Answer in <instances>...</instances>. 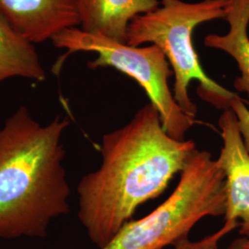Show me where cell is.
Returning a JSON list of instances; mask_svg holds the SVG:
<instances>
[{
    "instance_id": "4fadbf2b",
    "label": "cell",
    "mask_w": 249,
    "mask_h": 249,
    "mask_svg": "<svg viewBox=\"0 0 249 249\" xmlns=\"http://www.w3.org/2000/svg\"><path fill=\"white\" fill-rule=\"evenodd\" d=\"M226 249H249V237L242 236L232 241Z\"/></svg>"
},
{
    "instance_id": "30bf717a",
    "label": "cell",
    "mask_w": 249,
    "mask_h": 249,
    "mask_svg": "<svg viewBox=\"0 0 249 249\" xmlns=\"http://www.w3.org/2000/svg\"><path fill=\"white\" fill-rule=\"evenodd\" d=\"M14 77L46 79L35 44L21 36L0 11V83Z\"/></svg>"
},
{
    "instance_id": "8992f818",
    "label": "cell",
    "mask_w": 249,
    "mask_h": 249,
    "mask_svg": "<svg viewBox=\"0 0 249 249\" xmlns=\"http://www.w3.org/2000/svg\"><path fill=\"white\" fill-rule=\"evenodd\" d=\"M223 146L217 159L225 177L224 221L238 223L239 233L249 237V152L231 108L219 118Z\"/></svg>"
},
{
    "instance_id": "3957f363",
    "label": "cell",
    "mask_w": 249,
    "mask_h": 249,
    "mask_svg": "<svg viewBox=\"0 0 249 249\" xmlns=\"http://www.w3.org/2000/svg\"><path fill=\"white\" fill-rule=\"evenodd\" d=\"M160 7L131 20L126 32V44L156 45L166 55L175 76L174 97L187 116L196 117V105L188 93L192 80L198 82L197 94L219 110H228L239 97L221 86L205 73L193 44L197 25L225 18L230 0H203L188 3L182 0H160Z\"/></svg>"
},
{
    "instance_id": "9c48e42d",
    "label": "cell",
    "mask_w": 249,
    "mask_h": 249,
    "mask_svg": "<svg viewBox=\"0 0 249 249\" xmlns=\"http://www.w3.org/2000/svg\"><path fill=\"white\" fill-rule=\"evenodd\" d=\"M229 24L227 34L208 35L206 47L221 50L234 59L240 76L233 81L234 89L249 99V0H230L224 18Z\"/></svg>"
},
{
    "instance_id": "ba28073f",
    "label": "cell",
    "mask_w": 249,
    "mask_h": 249,
    "mask_svg": "<svg viewBox=\"0 0 249 249\" xmlns=\"http://www.w3.org/2000/svg\"><path fill=\"white\" fill-rule=\"evenodd\" d=\"M159 0H77L81 30L126 44L135 17L160 7Z\"/></svg>"
},
{
    "instance_id": "277c9868",
    "label": "cell",
    "mask_w": 249,
    "mask_h": 249,
    "mask_svg": "<svg viewBox=\"0 0 249 249\" xmlns=\"http://www.w3.org/2000/svg\"><path fill=\"white\" fill-rule=\"evenodd\" d=\"M225 177L217 159L196 149L167 199L140 220L128 221L101 249H162L187 238L205 217L223 216Z\"/></svg>"
},
{
    "instance_id": "5b68a950",
    "label": "cell",
    "mask_w": 249,
    "mask_h": 249,
    "mask_svg": "<svg viewBox=\"0 0 249 249\" xmlns=\"http://www.w3.org/2000/svg\"><path fill=\"white\" fill-rule=\"evenodd\" d=\"M52 42L55 47L70 52L96 53V59L88 63L91 70L113 68L136 80L158 110L163 128L174 139L184 141L195 124V118L187 116L175 100L168 83L174 73L166 55L158 46L122 44L77 27L64 30L53 36Z\"/></svg>"
},
{
    "instance_id": "52a82bcc",
    "label": "cell",
    "mask_w": 249,
    "mask_h": 249,
    "mask_svg": "<svg viewBox=\"0 0 249 249\" xmlns=\"http://www.w3.org/2000/svg\"><path fill=\"white\" fill-rule=\"evenodd\" d=\"M0 11L33 44L80 25L77 0H0Z\"/></svg>"
},
{
    "instance_id": "7a4b0ae2",
    "label": "cell",
    "mask_w": 249,
    "mask_h": 249,
    "mask_svg": "<svg viewBox=\"0 0 249 249\" xmlns=\"http://www.w3.org/2000/svg\"><path fill=\"white\" fill-rule=\"evenodd\" d=\"M68 118L42 125L25 107L0 129V239L45 238L51 221L70 213L63 166Z\"/></svg>"
},
{
    "instance_id": "6da1fadb",
    "label": "cell",
    "mask_w": 249,
    "mask_h": 249,
    "mask_svg": "<svg viewBox=\"0 0 249 249\" xmlns=\"http://www.w3.org/2000/svg\"><path fill=\"white\" fill-rule=\"evenodd\" d=\"M191 141L165 131L149 103L124 126L103 136L102 163L78 185V217L90 241L103 249L139 206L167 188L196 151Z\"/></svg>"
},
{
    "instance_id": "8fae6325",
    "label": "cell",
    "mask_w": 249,
    "mask_h": 249,
    "mask_svg": "<svg viewBox=\"0 0 249 249\" xmlns=\"http://www.w3.org/2000/svg\"><path fill=\"white\" fill-rule=\"evenodd\" d=\"M238 227V223L234 221H227L219 231L214 232L211 235H208L199 241H190L187 238H184L177 243L174 248L175 249H218L219 242L224 235L233 231Z\"/></svg>"
},
{
    "instance_id": "7c38bea8",
    "label": "cell",
    "mask_w": 249,
    "mask_h": 249,
    "mask_svg": "<svg viewBox=\"0 0 249 249\" xmlns=\"http://www.w3.org/2000/svg\"><path fill=\"white\" fill-rule=\"evenodd\" d=\"M231 109L235 114L243 142L249 152V109L240 97L231 102Z\"/></svg>"
}]
</instances>
